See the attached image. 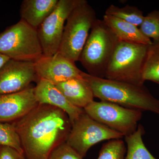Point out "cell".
<instances>
[{"label": "cell", "instance_id": "d4e9b609", "mask_svg": "<svg viewBox=\"0 0 159 159\" xmlns=\"http://www.w3.org/2000/svg\"><path fill=\"white\" fill-rule=\"evenodd\" d=\"M10 60L9 57H6L3 54H0V69L5 65Z\"/></svg>", "mask_w": 159, "mask_h": 159}, {"label": "cell", "instance_id": "2e32d148", "mask_svg": "<svg viewBox=\"0 0 159 159\" xmlns=\"http://www.w3.org/2000/svg\"><path fill=\"white\" fill-rule=\"evenodd\" d=\"M102 20L120 41L145 45L152 43L142 34L138 26L105 14Z\"/></svg>", "mask_w": 159, "mask_h": 159}, {"label": "cell", "instance_id": "ac0fdd59", "mask_svg": "<svg viewBox=\"0 0 159 159\" xmlns=\"http://www.w3.org/2000/svg\"><path fill=\"white\" fill-rule=\"evenodd\" d=\"M144 81H152L159 85V39L148 46L143 70Z\"/></svg>", "mask_w": 159, "mask_h": 159}, {"label": "cell", "instance_id": "277c9868", "mask_svg": "<svg viewBox=\"0 0 159 159\" xmlns=\"http://www.w3.org/2000/svg\"><path fill=\"white\" fill-rule=\"evenodd\" d=\"M148 46L119 41L107 66L105 78L144 85L143 70Z\"/></svg>", "mask_w": 159, "mask_h": 159}, {"label": "cell", "instance_id": "d6986e66", "mask_svg": "<svg viewBox=\"0 0 159 159\" xmlns=\"http://www.w3.org/2000/svg\"><path fill=\"white\" fill-rule=\"evenodd\" d=\"M105 15L113 16L139 27L145 16L143 11L135 6H127L123 7L111 5L106 10Z\"/></svg>", "mask_w": 159, "mask_h": 159}, {"label": "cell", "instance_id": "e0dca14e", "mask_svg": "<svg viewBox=\"0 0 159 159\" xmlns=\"http://www.w3.org/2000/svg\"><path fill=\"white\" fill-rule=\"evenodd\" d=\"M145 131L142 125L132 134L125 137L127 145L125 159H157L150 153L143 142Z\"/></svg>", "mask_w": 159, "mask_h": 159}, {"label": "cell", "instance_id": "ffe728a7", "mask_svg": "<svg viewBox=\"0 0 159 159\" xmlns=\"http://www.w3.org/2000/svg\"><path fill=\"white\" fill-rule=\"evenodd\" d=\"M0 145L14 148L24 154L19 136L10 122H0Z\"/></svg>", "mask_w": 159, "mask_h": 159}, {"label": "cell", "instance_id": "7a4b0ae2", "mask_svg": "<svg viewBox=\"0 0 159 159\" xmlns=\"http://www.w3.org/2000/svg\"><path fill=\"white\" fill-rule=\"evenodd\" d=\"M82 77L90 86L94 97L100 101L142 111H149L159 116V99L154 97L144 85L99 78L84 72Z\"/></svg>", "mask_w": 159, "mask_h": 159}, {"label": "cell", "instance_id": "9c48e42d", "mask_svg": "<svg viewBox=\"0 0 159 159\" xmlns=\"http://www.w3.org/2000/svg\"><path fill=\"white\" fill-rule=\"evenodd\" d=\"M81 0H59L54 11L37 29L43 55L50 56L59 51L69 15Z\"/></svg>", "mask_w": 159, "mask_h": 159}, {"label": "cell", "instance_id": "5b68a950", "mask_svg": "<svg viewBox=\"0 0 159 159\" xmlns=\"http://www.w3.org/2000/svg\"><path fill=\"white\" fill-rule=\"evenodd\" d=\"M97 19L96 11L88 2L81 0L67 19L58 52L72 62L79 61Z\"/></svg>", "mask_w": 159, "mask_h": 159}, {"label": "cell", "instance_id": "52a82bcc", "mask_svg": "<svg viewBox=\"0 0 159 159\" xmlns=\"http://www.w3.org/2000/svg\"><path fill=\"white\" fill-rule=\"evenodd\" d=\"M84 110L94 120L122 134L124 137L136 131L138 122L142 116V111L106 101H93Z\"/></svg>", "mask_w": 159, "mask_h": 159}, {"label": "cell", "instance_id": "5bb4252c", "mask_svg": "<svg viewBox=\"0 0 159 159\" xmlns=\"http://www.w3.org/2000/svg\"><path fill=\"white\" fill-rule=\"evenodd\" d=\"M59 0H24L20 8V19L38 29L56 8Z\"/></svg>", "mask_w": 159, "mask_h": 159}, {"label": "cell", "instance_id": "7402d4cb", "mask_svg": "<svg viewBox=\"0 0 159 159\" xmlns=\"http://www.w3.org/2000/svg\"><path fill=\"white\" fill-rule=\"evenodd\" d=\"M139 28L142 34L152 41L159 39V9L150 11L144 16Z\"/></svg>", "mask_w": 159, "mask_h": 159}, {"label": "cell", "instance_id": "6da1fadb", "mask_svg": "<svg viewBox=\"0 0 159 159\" xmlns=\"http://www.w3.org/2000/svg\"><path fill=\"white\" fill-rule=\"evenodd\" d=\"M11 123L19 136L26 159H49L56 148L66 142L72 128L65 112L48 104H39Z\"/></svg>", "mask_w": 159, "mask_h": 159}, {"label": "cell", "instance_id": "30bf717a", "mask_svg": "<svg viewBox=\"0 0 159 159\" xmlns=\"http://www.w3.org/2000/svg\"><path fill=\"white\" fill-rule=\"evenodd\" d=\"M34 65L39 79L46 80L55 84L83 77V72L77 67L75 63L59 52L52 56L43 55L34 62Z\"/></svg>", "mask_w": 159, "mask_h": 159}, {"label": "cell", "instance_id": "8992f818", "mask_svg": "<svg viewBox=\"0 0 159 159\" xmlns=\"http://www.w3.org/2000/svg\"><path fill=\"white\" fill-rule=\"evenodd\" d=\"M0 54L17 61L34 62L43 55L37 29L22 20L0 33Z\"/></svg>", "mask_w": 159, "mask_h": 159}, {"label": "cell", "instance_id": "8fae6325", "mask_svg": "<svg viewBox=\"0 0 159 159\" xmlns=\"http://www.w3.org/2000/svg\"><path fill=\"white\" fill-rule=\"evenodd\" d=\"M36 80L34 62L10 59L0 69V95L23 90Z\"/></svg>", "mask_w": 159, "mask_h": 159}, {"label": "cell", "instance_id": "7c38bea8", "mask_svg": "<svg viewBox=\"0 0 159 159\" xmlns=\"http://www.w3.org/2000/svg\"><path fill=\"white\" fill-rule=\"evenodd\" d=\"M38 104L31 85L20 92L0 95V122H14Z\"/></svg>", "mask_w": 159, "mask_h": 159}, {"label": "cell", "instance_id": "ba28073f", "mask_svg": "<svg viewBox=\"0 0 159 159\" xmlns=\"http://www.w3.org/2000/svg\"><path fill=\"white\" fill-rule=\"evenodd\" d=\"M123 137L122 134L94 120L84 111L72 124L66 143L84 158L89 149L99 142Z\"/></svg>", "mask_w": 159, "mask_h": 159}, {"label": "cell", "instance_id": "cb8c5ba5", "mask_svg": "<svg viewBox=\"0 0 159 159\" xmlns=\"http://www.w3.org/2000/svg\"><path fill=\"white\" fill-rule=\"evenodd\" d=\"M0 159H26L23 154L17 150L7 147L0 145Z\"/></svg>", "mask_w": 159, "mask_h": 159}, {"label": "cell", "instance_id": "4fadbf2b", "mask_svg": "<svg viewBox=\"0 0 159 159\" xmlns=\"http://www.w3.org/2000/svg\"><path fill=\"white\" fill-rule=\"evenodd\" d=\"M34 93L39 104L52 106L65 112L72 125L84 112L83 109L72 105L55 84L46 80L39 79Z\"/></svg>", "mask_w": 159, "mask_h": 159}, {"label": "cell", "instance_id": "603a6c76", "mask_svg": "<svg viewBox=\"0 0 159 159\" xmlns=\"http://www.w3.org/2000/svg\"><path fill=\"white\" fill-rule=\"evenodd\" d=\"M49 159H83V158L66 142L52 152Z\"/></svg>", "mask_w": 159, "mask_h": 159}, {"label": "cell", "instance_id": "44dd1931", "mask_svg": "<svg viewBox=\"0 0 159 159\" xmlns=\"http://www.w3.org/2000/svg\"><path fill=\"white\" fill-rule=\"evenodd\" d=\"M126 148L122 139H112L102 145L97 159H125Z\"/></svg>", "mask_w": 159, "mask_h": 159}, {"label": "cell", "instance_id": "3957f363", "mask_svg": "<svg viewBox=\"0 0 159 159\" xmlns=\"http://www.w3.org/2000/svg\"><path fill=\"white\" fill-rule=\"evenodd\" d=\"M119 42L103 20L97 19L79 58L87 74L105 78L107 66Z\"/></svg>", "mask_w": 159, "mask_h": 159}, {"label": "cell", "instance_id": "9a60e30c", "mask_svg": "<svg viewBox=\"0 0 159 159\" xmlns=\"http://www.w3.org/2000/svg\"><path fill=\"white\" fill-rule=\"evenodd\" d=\"M72 105L84 109L94 101L93 90L83 78H75L55 84Z\"/></svg>", "mask_w": 159, "mask_h": 159}]
</instances>
